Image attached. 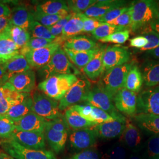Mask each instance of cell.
Masks as SVG:
<instances>
[{
	"label": "cell",
	"mask_w": 159,
	"mask_h": 159,
	"mask_svg": "<svg viewBox=\"0 0 159 159\" xmlns=\"http://www.w3.org/2000/svg\"><path fill=\"white\" fill-rule=\"evenodd\" d=\"M142 75L146 86L153 87L159 85V63H148L143 69Z\"/></svg>",
	"instance_id": "e575fe53"
},
{
	"label": "cell",
	"mask_w": 159,
	"mask_h": 159,
	"mask_svg": "<svg viewBox=\"0 0 159 159\" xmlns=\"http://www.w3.org/2000/svg\"><path fill=\"white\" fill-rule=\"evenodd\" d=\"M31 111L48 121L63 117L59 110V103L44 93L35 91L32 96Z\"/></svg>",
	"instance_id": "5b68a950"
},
{
	"label": "cell",
	"mask_w": 159,
	"mask_h": 159,
	"mask_svg": "<svg viewBox=\"0 0 159 159\" xmlns=\"http://www.w3.org/2000/svg\"><path fill=\"white\" fill-rule=\"evenodd\" d=\"M125 29H127L116 26L111 24L104 23L91 33L96 39L100 40L107 37L108 35L113 34L114 33L123 31Z\"/></svg>",
	"instance_id": "74e56055"
},
{
	"label": "cell",
	"mask_w": 159,
	"mask_h": 159,
	"mask_svg": "<svg viewBox=\"0 0 159 159\" xmlns=\"http://www.w3.org/2000/svg\"><path fill=\"white\" fill-rule=\"evenodd\" d=\"M64 42L65 40L61 36L58 37L50 44L38 50L30 51L24 57L31 67L43 68L49 63L54 54L61 47Z\"/></svg>",
	"instance_id": "ba28073f"
},
{
	"label": "cell",
	"mask_w": 159,
	"mask_h": 159,
	"mask_svg": "<svg viewBox=\"0 0 159 159\" xmlns=\"http://www.w3.org/2000/svg\"><path fill=\"white\" fill-rule=\"evenodd\" d=\"M130 28L133 31L142 28L157 18L159 2L153 0H141L132 3Z\"/></svg>",
	"instance_id": "7a4b0ae2"
},
{
	"label": "cell",
	"mask_w": 159,
	"mask_h": 159,
	"mask_svg": "<svg viewBox=\"0 0 159 159\" xmlns=\"http://www.w3.org/2000/svg\"><path fill=\"white\" fill-rule=\"evenodd\" d=\"M64 117L68 126L74 130L90 128L97 125L82 117L72 107L66 109Z\"/></svg>",
	"instance_id": "4dcf8cb0"
},
{
	"label": "cell",
	"mask_w": 159,
	"mask_h": 159,
	"mask_svg": "<svg viewBox=\"0 0 159 159\" xmlns=\"http://www.w3.org/2000/svg\"><path fill=\"white\" fill-rule=\"evenodd\" d=\"M78 80L74 74L55 75L40 83L38 88L47 96L60 100Z\"/></svg>",
	"instance_id": "6da1fadb"
},
{
	"label": "cell",
	"mask_w": 159,
	"mask_h": 159,
	"mask_svg": "<svg viewBox=\"0 0 159 159\" xmlns=\"http://www.w3.org/2000/svg\"><path fill=\"white\" fill-rule=\"evenodd\" d=\"M148 40V44L139 50L140 51H149L153 50L159 47V34L153 30H148L143 34Z\"/></svg>",
	"instance_id": "7bdbcfd3"
},
{
	"label": "cell",
	"mask_w": 159,
	"mask_h": 159,
	"mask_svg": "<svg viewBox=\"0 0 159 159\" xmlns=\"http://www.w3.org/2000/svg\"><path fill=\"white\" fill-rule=\"evenodd\" d=\"M68 15V14H67ZM67 15L66 14H57V15H49L39 12H33V18L35 21L39 22L46 27H50L54 25Z\"/></svg>",
	"instance_id": "8d00e7d4"
},
{
	"label": "cell",
	"mask_w": 159,
	"mask_h": 159,
	"mask_svg": "<svg viewBox=\"0 0 159 159\" xmlns=\"http://www.w3.org/2000/svg\"><path fill=\"white\" fill-rule=\"evenodd\" d=\"M129 7H124L122 8L115 9L111 11L108 12V13H107L102 17L96 20L101 23L111 24L118 17H119L121 15H122L123 13L129 10Z\"/></svg>",
	"instance_id": "f6af8a7d"
},
{
	"label": "cell",
	"mask_w": 159,
	"mask_h": 159,
	"mask_svg": "<svg viewBox=\"0 0 159 159\" xmlns=\"http://www.w3.org/2000/svg\"><path fill=\"white\" fill-rule=\"evenodd\" d=\"M73 12H70L67 16L64 17L59 21H58L56 24H54L50 27H48L51 34L56 38L60 37L62 34L63 29L64 28L65 25L69 21V20L73 16Z\"/></svg>",
	"instance_id": "c3c4849f"
},
{
	"label": "cell",
	"mask_w": 159,
	"mask_h": 159,
	"mask_svg": "<svg viewBox=\"0 0 159 159\" xmlns=\"http://www.w3.org/2000/svg\"><path fill=\"white\" fill-rule=\"evenodd\" d=\"M82 14L83 13L77 14L73 12V16L65 25L61 35L65 41L83 33L84 24Z\"/></svg>",
	"instance_id": "f1b7e54d"
},
{
	"label": "cell",
	"mask_w": 159,
	"mask_h": 159,
	"mask_svg": "<svg viewBox=\"0 0 159 159\" xmlns=\"http://www.w3.org/2000/svg\"><path fill=\"white\" fill-rule=\"evenodd\" d=\"M106 48V46L100 47L91 61L83 68V72L90 79L94 80L104 73L103 56Z\"/></svg>",
	"instance_id": "44dd1931"
},
{
	"label": "cell",
	"mask_w": 159,
	"mask_h": 159,
	"mask_svg": "<svg viewBox=\"0 0 159 159\" xmlns=\"http://www.w3.org/2000/svg\"><path fill=\"white\" fill-rule=\"evenodd\" d=\"M3 65L6 70V79L7 82L13 75L26 71L31 68L25 57L21 54L12 58Z\"/></svg>",
	"instance_id": "cb8c5ba5"
},
{
	"label": "cell",
	"mask_w": 159,
	"mask_h": 159,
	"mask_svg": "<svg viewBox=\"0 0 159 159\" xmlns=\"http://www.w3.org/2000/svg\"><path fill=\"white\" fill-rule=\"evenodd\" d=\"M129 159H142V158H140L139 156H135V155H132L130 157Z\"/></svg>",
	"instance_id": "be15d7a7"
},
{
	"label": "cell",
	"mask_w": 159,
	"mask_h": 159,
	"mask_svg": "<svg viewBox=\"0 0 159 159\" xmlns=\"http://www.w3.org/2000/svg\"><path fill=\"white\" fill-rule=\"evenodd\" d=\"M85 120L92 122L91 114L93 111V106L91 105H80L75 104L71 106Z\"/></svg>",
	"instance_id": "816d5d0a"
},
{
	"label": "cell",
	"mask_w": 159,
	"mask_h": 159,
	"mask_svg": "<svg viewBox=\"0 0 159 159\" xmlns=\"http://www.w3.org/2000/svg\"><path fill=\"white\" fill-rule=\"evenodd\" d=\"M123 142L129 148L137 149L142 142V136L138 127L127 120L125 129L122 134Z\"/></svg>",
	"instance_id": "83f0119b"
},
{
	"label": "cell",
	"mask_w": 159,
	"mask_h": 159,
	"mask_svg": "<svg viewBox=\"0 0 159 159\" xmlns=\"http://www.w3.org/2000/svg\"><path fill=\"white\" fill-rule=\"evenodd\" d=\"M44 133L46 139L51 148L57 153L61 152L65 148L68 133L54 130L47 125H46Z\"/></svg>",
	"instance_id": "484cf974"
},
{
	"label": "cell",
	"mask_w": 159,
	"mask_h": 159,
	"mask_svg": "<svg viewBox=\"0 0 159 159\" xmlns=\"http://www.w3.org/2000/svg\"><path fill=\"white\" fill-rule=\"evenodd\" d=\"M143 75L136 65H133L127 75L125 88L134 93H139L143 83Z\"/></svg>",
	"instance_id": "d6a6232c"
},
{
	"label": "cell",
	"mask_w": 159,
	"mask_h": 159,
	"mask_svg": "<svg viewBox=\"0 0 159 159\" xmlns=\"http://www.w3.org/2000/svg\"><path fill=\"white\" fill-rule=\"evenodd\" d=\"M148 44V40L143 35L137 36L130 40V46L140 50Z\"/></svg>",
	"instance_id": "db71d44e"
},
{
	"label": "cell",
	"mask_w": 159,
	"mask_h": 159,
	"mask_svg": "<svg viewBox=\"0 0 159 159\" xmlns=\"http://www.w3.org/2000/svg\"><path fill=\"white\" fill-rule=\"evenodd\" d=\"M25 148L33 150H44L46 137L44 133L16 130L10 138Z\"/></svg>",
	"instance_id": "4fadbf2b"
},
{
	"label": "cell",
	"mask_w": 159,
	"mask_h": 159,
	"mask_svg": "<svg viewBox=\"0 0 159 159\" xmlns=\"http://www.w3.org/2000/svg\"><path fill=\"white\" fill-rule=\"evenodd\" d=\"M29 96L16 91L8 82L0 84V116H6L10 108L23 102Z\"/></svg>",
	"instance_id": "8fae6325"
},
{
	"label": "cell",
	"mask_w": 159,
	"mask_h": 159,
	"mask_svg": "<svg viewBox=\"0 0 159 159\" xmlns=\"http://www.w3.org/2000/svg\"><path fill=\"white\" fill-rule=\"evenodd\" d=\"M63 48L74 51H89L96 49L97 47L96 43L90 38L83 36H75L65 41Z\"/></svg>",
	"instance_id": "d4e9b609"
},
{
	"label": "cell",
	"mask_w": 159,
	"mask_h": 159,
	"mask_svg": "<svg viewBox=\"0 0 159 159\" xmlns=\"http://www.w3.org/2000/svg\"><path fill=\"white\" fill-rule=\"evenodd\" d=\"M100 47L89 51H74L63 48L69 60L80 68H84L95 56Z\"/></svg>",
	"instance_id": "f546056e"
},
{
	"label": "cell",
	"mask_w": 159,
	"mask_h": 159,
	"mask_svg": "<svg viewBox=\"0 0 159 159\" xmlns=\"http://www.w3.org/2000/svg\"><path fill=\"white\" fill-rule=\"evenodd\" d=\"M48 120L30 111L19 121L14 122L17 130L44 133Z\"/></svg>",
	"instance_id": "ac0fdd59"
},
{
	"label": "cell",
	"mask_w": 159,
	"mask_h": 159,
	"mask_svg": "<svg viewBox=\"0 0 159 159\" xmlns=\"http://www.w3.org/2000/svg\"><path fill=\"white\" fill-rule=\"evenodd\" d=\"M54 40H46L37 38H31L20 50V54L25 56L30 51H34L44 47L52 43Z\"/></svg>",
	"instance_id": "ab89813d"
},
{
	"label": "cell",
	"mask_w": 159,
	"mask_h": 159,
	"mask_svg": "<svg viewBox=\"0 0 159 159\" xmlns=\"http://www.w3.org/2000/svg\"><path fill=\"white\" fill-rule=\"evenodd\" d=\"M147 52H148V54L150 55V56L159 59V47L153 50L148 51Z\"/></svg>",
	"instance_id": "94428289"
},
{
	"label": "cell",
	"mask_w": 159,
	"mask_h": 159,
	"mask_svg": "<svg viewBox=\"0 0 159 159\" xmlns=\"http://www.w3.org/2000/svg\"><path fill=\"white\" fill-rule=\"evenodd\" d=\"M68 159H100V156L96 150L87 149L74 154Z\"/></svg>",
	"instance_id": "f5cc1de1"
},
{
	"label": "cell",
	"mask_w": 159,
	"mask_h": 159,
	"mask_svg": "<svg viewBox=\"0 0 159 159\" xmlns=\"http://www.w3.org/2000/svg\"><path fill=\"white\" fill-rule=\"evenodd\" d=\"M11 24L10 17H0V35L5 32Z\"/></svg>",
	"instance_id": "6f0895ef"
},
{
	"label": "cell",
	"mask_w": 159,
	"mask_h": 159,
	"mask_svg": "<svg viewBox=\"0 0 159 159\" xmlns=\"http://www.w3.org/2000/svg\"><path fill=\"white\" fill-rule=\"evenodd\" d=\"M5 33L11 39L17 46L20 48V49L31 39L28 30L15 26L11 24L6 29Z\"/></svg>",
	"instance_id": "836d02e7"
},
{
	"label": "cell",
	"mask_w": 159,
	"mask_h": 159,
	"mask_svg": "<svg viewBox=\"0 0 159 159\" xmlns=\"http://www.w3.org/2000/svg\"><path fill=\"white\" fill-rule=\"evenodd\" d=\"M19 93L29 94L35 87V74L31 69L11 77L8 81Z\"/></svg>",
	"instance_id": "2e32d148"
},
{
	"label": "cell",
	"mask_w": 159,
	"mask_h": 159,
	"mask_svg": "<svg viewBox=\"0 0 159 159\" xmlns=\"http://www.w3.org/2000/svg\"><path fill=\"white\" fill-rule=\"evenodd\" d=\"M95 131L83 129L73 131L69 136V143L71 147L81 150H85L92 147L96 142Z\"/></svg>",
	"instance_id": "9a60e30c"
},
{
	"label": "cell",
	"mask_w": 159,
	"mask_h": 159,
	"mask_svg": "<svg viewBox=\"0 0 159 159\" xmlns=\"http://www.w3.org/2000/svg\"><path fill=\"white\" fill-rule=\"evenodd\" d=\"M83 21L84 24L83 33H92L104 23L97 21L96 19L86 17L83 13Z\"/></svg>",
	"instance_id": "f907efd6"
},
{
	"label": "cell",
	"mask_w": 159,
	"mask_h": 159,
	"mask_svg": "<svg viewBox=\"0 0 159 159\" xmlns=\"http://www.w3.org/2000/svg\"><path fill=\"white\" fill-rule=\"evenodd\" d=\"M125 150L121 146H117L109 152L107 158L108 159H125Z\"/></svg>",
	"instance_id": "11a10c76"
},
{
	"label": "cell",
	"mask_w": 159,
	"mask_h": 159,
	"mask_svg": "<svg viewBox=\"0 0 159 159\" xmlns=\"http://www.w3.org/2000/svg\"><path fill=\"white\" fill-rule=\"evenodd\" d=\"M40 74L47 79V78L58 74H79L78 70L74 68L68 56L60 47L44 67L41 68Z\"/></svg>",
	"instance_id": "8992f818"
},
{
	"label": "cell",
	"mask_w": 159,
	"mask_h": 159,
	"mask_svg": "<svg viewBox=\"0 0 159 159\" xmlns=\"http://www.w3.org/2000/svg\"><path fill=\"white\" fill-rule=\"evenodd\" d=\"M15 123L6 116H0V139H9L16 131Z\"/></svg>",
	"instance_id": "f35d334b"
},
{
	"label": "cell",
	"mask_w": 159,
	"mask_h": 159,
	"mask_svg": "<svg viewBox=\"0 0 159 159\" xmlns=\"http://www.w3.org/2000/svg\"><path fill=\"white\" fill-rule=\"evenodd\" d=\"M10 20L12 25L29 30L31 23L34 21L33 12L25 6H17L12 10Z\"/></svg>",
	"instance_id": "7402d4cb"
},
{
	"label": "cell",
	"mask_w": 159,
	"mask_h": 159,
	"mask_svg": "<svg viewBox=\"0 0 159 159\" xmlns=\"http://www.w3.org/2000/svg\"><path fill=\"white\" fill-rule=\"evenodd\" d=\"M0 147L14 159H56L51 151L25 148L11 139L1 140Z\"/></svg>",
	"instance_id": "277c9868"
},
{
	"label": "cell",
	"mask_w": 159,
	"mask_h": 159,
	"mask_svg": "<svg viewBox=\"0 0 159 159\" xmlns=\"http://www.w3.org/2000/svg\"><path fill=\"white\" fill-rule=\"evenodd\" d=\"M0 159H14L8 154L0 151Z\"/></svg>",
	"instance_id": "6125c7cd"
},
{
	"label": "cell",
	"mask_w": 159,
	"mask_h": 159,
	"mask_svg": "<svg viewBox=\"0 0 159 159\" xmlns=\"http://www.w3.org/2000/svg\"><path fill=\"white\" fill-rule=\"evenodd\" d=\"M91 118L93 123L96 125L111 122L115 120L113 117L106 111L94 107H93Z\"/></svg>",
	"instance_id": "ee69618b"
},
{
	"label": "cell",
	"mask_w": 159,
	"mask_h": 159,
	"mask_svg": "<svg viewBox=\"0 0 159 159\" xmlns=\"http://www.w3.org/2000/svg\"><path fill=\"white\" fill-rule=\"evenodd\" d=\"M132 66V63H126L107 71L99 82L98 87L114 100L116 94L125 87L127 75Z\"/></svg>",
	"instance_id": "3957f363"
},
{
	"label": "cell",
	"mask_w": 159,
	"mask_h": 159,
	"mask_svg": "<svg viewBox=\"0 0 159 159\" xmlns=\"http://www.w3.org/2000/svg\"><path fill=\"white\" fill-rule=\"evenodd\" d=\"M47 125L54 130L59 132L68 133L70 130V127L68 126L65 117L64 116L53 120L48 121Z\"/></svg>",
	"instance_id": "7dc6e473"
},
{
	"label": "cell",
	"mask_w": 159,
	"mask_h": 159,
	"mask_svg": "<svg viewBox=\"0 0 159 159\" xmlns=\"http://www.w3.org/2000/svg\"><path fill=\"white\" fill-rule=\"evenodd\" d=\"M11 10L3 1H0V17H10Z\"/></svg>",
	"instance_id": "9f6ffc18"
},
{
	"label": "cell",
	"mask_w": 159,
	"mask_h": 159,
	"mask_svg": "<svg viewBox=\"0 0 159 159\" xmlns=\"http://www.w3.org/2000/svg\"><path fill=\"white\" fill-rule=\"evenodd\" d=\"M150 27L152 30L159 34V19H156L149 24Z\"/></svg>",
	"instance_id": "91938a15"
},
{
	"label": "cell",
	"mask_w": 159,
	"mask_h": 159,
	"mask_svg": "<svg viewBox=\"0 0 159 159\" xmlns=\"http://www.w3.org/2000/svg\"><path fill=\"white\" fill-rule=\"evenodd\" d=\"M157 159H159V157H157Z\"/></svg>",
	"instance_id": "03108f58"
},
{
	"label": "cell",
	"mask_w": 159,
	"mask_h": 159,
	"mask_svg": "<svg viewBox=\"0 0 159 159\" xmlns=\"http://www.w3.org/2000/svg\"><path fill=\"white\" fill-rule=\"evenodd\" d=\"M91 84L85 79H79L60 100L58 107L60 111L69 108L76 103L85 101L86 97L90 90Z\"/></svg>",
	"instance_id": "9c48e42d"
},
{
	"label": "cell",
	"mask_w": 159,
	"mask_h": 159,
	"mask_svg": "<svg viewBox=\"0 0 159 159\" xmlns=\"http://www.w3.org/2000/svg\"><path fill=\"white\" fill-rule=\"evenodd\" d=\"M157 18H158V19H159V11L158 12V15H157Z\"/></svg>",
	"instance_id": "e7e4bbea"
},
{
	"label": "cell",
	"mask_w": 159,
	"mask_h": 159,
	"mask_svg": "<svg viewBox=\"0 0 159 159\" xmlns=\"http://www.w3.org/2000/svg\"><path fill=\"white\" fill-rule=\"evenodd\" d=\"M148 156L151 157H159V134L150 137L147 142Z\"/></svg>",
	"instance_id": "bcb514c9"
},
{
	"label": "cell",
	"mask_w": 159,
	"mask_h": 159,
	"mask_svg": "<svg viewBox=\"0 0 159 159\" xmlns=\"http://www.w3.org/2000/svg\"><path fill=\"white\" fill-rule=\"evenodd\" d=\"M131 7H129V10L118 17L116 20L111 23L116 26L123 27L127 29L128 27H130L131 24Z\"/></svg>",
	"instance_id": "681fc988"
},
{
	"label": "cell",
	"mask_w": 159,
	"mask_h": 159,
	"mask_svg": "<svg viewBox=\"0 0 159 159\" xmlns=\"http://www.w3.org/2000/svg\"><path fill=\"white\" fill-rule=\"evenodd\" d=\"M136 93L125 87L120 90L114 96L115 107L119 111L129 116H134L137 113Z\"/></svg>",
	"instance_id": "5bb4252c"
},
{
	"label": "cell",
	"mask_w": 159,
	"mask_h": 159,
	"mask_svg": "<svg viewBox=\"0 0 159 159\" xmlns=\"http://www.w3.org/2000/svg\"><path fill=\"white\" fill-rule=\"evenodd\" d=\"M96 0H70L67 3L68 8L72 12L83 13L97 2Z\"/></svg>",
	"instance_id": "60d3db41"
},
{
	"label": "cell",
	"mask_w": 159,
	"mask_h": 159,
	"mask_svg": "<svg viewBox=\"0 0 159 159\" xmlns=\"http://www.w3.org/2000/svg\"><path fill=\"white\" fill-rule=\"evenodd\" d=\"M137 113L159 115V86L149 87L139 93Z\"/></svg>",
	"instance_id": "30bf717a"
},
{
	"label": "cell",
	"mask_w": 159,
	"mask_h": 159,
	"mask_svg": "<svg viewBox=\"0 0 159 159\" xmlns=\"http://www.w3.org/2000/svg\"><path fill=\"white\" fill-rule=\"evenodd\" d=\"M130 58L129 51L119 46L107 47L103 56V70L107 71L127 63Z\"/></svg>",
	"instance_id": "7c38bea8"
},
{
	"label": "cell",
	"mask_w": 159,
	"mask_h": 159,
	"mask_svg": "<svg viewBox=\"0 0 159 159\" xmlns=\"http://www.w3.org/2000/svg\"><path fill=\"white\" fill-rule=\"evenodd\" d=\"M7 81L6 79V70L3 64H0V84L6 83Z\"/></svg>",
	"instance_id": "680465c9"
},
{
	"label": "cell",
	"mask_w": 159,
	"mask_h": 159,
	"mask_svg": "<svg viewBox=\"0 0 159 159\" xmlns=\"http://www.w3.org/2000/svg\"><path fill=\"white\" fill-rule=\"evenodd\" d=\"M113 99L101 89L98 85L90 89L86 97L84 102L86 104L102 109L108 113L114 119L117 120L126 122L125 117L120 113L113 104Z\"/></svg>",
	"instance_id": "52a82bcc"
},
{
	"label": "cell",
	"mask_w": 159,
	"mask_h": 159,
	"mask_svg": "<svg viewBox=\"0 0 159 159\" xmlns=\"http://www.w3.org/2000/svg\"><path fill=\"white\" fill-rule=\"evenodd\" d=\"M28 31L30 34L31 38L51 40H54L56 39V37L51 34L48 27L43 25L34 20L31 23Z\"/></svg>",
	"instance_id": "d590c367"
},
{
	"label": "cell",
	"mask_w": 159,
	"mask_h": 159,
	"mask_svg": "<svg viewBox=\"0 0 159 159\" xmlns=\"http://www.w3.org/2000/svg\"><path fill=\"white\" fill-rule=\"evenodd\" d=\"M35 11L49 15L69 14L70 11L67 1L61 0H49L37 4Z\"/></svg>",
	"instance_id": "ffe728a7"
},
{
	"label": "cell",
	"mask_w": 159,
	"mask_h": 159,
	"mask_svg": "<svg viewBox=\"0 0 159 159\" xmlns=\"http://www.w3.org/2000/svg\"><path fill=\"white\" fill-rule=\"evenodd\" d=\"M134 120L142 130L159 134V115L138 114L134 116Z\"/></svg>",
	"instance_id": "4316f807"
},
{
	"label": "cell",
	"mask_w": 159,
	"mask_h": 159,
	"mask_svg": "<svg viewBox=\"0 0 159 159\" xmlns=\"http://www.w3.org/2000/svg\"><path fill=\"white\" fill-rule=\"evenodd\" d=\"M126 2L123 0L97 1L96 4L90 7L83 14L86 17L97 19L102 17L108 12L124 7Z\"/></svg>",
	"instance_id": "e0dca14e"
},
{
	"label": "cell",
	"mask_w": 159,
	"mask_h": 159,
	"mask_svg": "<svg viewBox=\"0 0 159 159\" xmlns=\"http://www.w3.org/2000/svg\"><path fill=\"white\" fill-rule=\"evenodd\" d=\"M129 37L130 31L128 29H125L123 31L114 33L99 41L102 43H111L117 44H123L129 40Z\"/></svg>",
	"instance_id": "b9f144b4"
},
{
	"label": "cell",
	"mask_w": 159,
	"mask_h": 159,
	"mask_svg": "<svg viewBox=\"0 0 159 159\" xmlns=\"http://www.w3.org/2000/svg\"><path fill=\"white\" fill-rule=\"evenodd\" d=\"M20 48L6 34L0 35V64H3L20 54Z\"/></svg>",
	"instance_id": "603a6c76"
},
{
	"label": "cell",
	"mask_w": 159,
	"mask_h": 159,
	"mask_svg": "<svg viewBox=\"0 0 159 159\" xmlns=\"http://www.w3.org/2000/svg\"></svg>",
	"instance_id": "003e7915"
},
{
	"label": "cell",
	"mask_w": 159,
	"mask_h": 159,
	"mask_svg": "<svg viewBox=\"0 0 159 159\" xmlns=\"http://www.w3.org/2000/svg\"><path fill=\"white\" fill-rule=\"evenodd\" d=\"M32 104V97L30 95L23 102L10 108L6 116L14 122L18 121L31 111Z\"/></svg>",
	"instance_id": "1f68e13d"
},
{
	"label": "cell",
	"mask_w": 159,
	"mask_h": 159,
	"mask_svg": "<svg viewBox=\"0 0 159 159\" xmlns=\"http://www.w3.org/2000/svg\"><path fill=\"white\" fill-rule=\"evenodd\" d=\"M125 123L120 120L97 125L94 130L97 136L104 139H111L122 135L125 129Z\"/></svg>",
	"instance_id": "d6986e66"
}]
</instances>
